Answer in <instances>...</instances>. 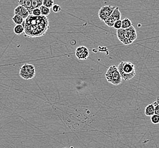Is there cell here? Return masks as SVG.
I'll list each match as a JSON object with an SVG mask.
<instances>
[{
    "mask_svg": "<svg viewBox=\"0 0 159 148\" xmlns=\"http://www.w3.org/2000/svg\"><path fill=\"white\" fill-rule=\"evenodd\" d=\"M24 23V36L27 38H37L44 36L49 28V19L47 16L29 15Z\"/></svg>",
    "mask_w": 159,
    "mask_h": 148,
    "instance_id": "1",
    "label": "cell"
},
{
    "mask_svg": "<svg viewBox=\"0 0 159 148\" xmlns=\"http://www.w3.org/2000/svg\"><path fill=\"white\" fill-rule=\"evenodd\" d=\"M117 36L118 39L125 45H129L137 38V31L134 26L127 29L117 30Z\"/></svg>",
    "mask_w": 159,
    "mask_h": 148,
    "instance_id": "2",
    "label": "cell"
},
{
    "mask_svg": "<svg viewBox=\"0 0 159 148\" xmlns=\"http://www.w3.org/2000/svg\"><path fill=\"white\" fill-rule=\"evenodd\" d=\"M117 68L122 79L125 81L130 80L136 75L135 66L131 62H121Z\"/></svg>",
    "mask_w": 159,
    "mask_h": 148,
    "instance_id": "3",
    "label": "cell"
},
{
    "mask_svg": "<svg viewBox=\"0 0 159 148\" xmlns=\"http://www.w3.org/2000/svg\"><path fill=\"white\" fill-rule=\"evenodd\" d=\"M105 77L108 82L115 86L120 84L122 79L118 70L117 67L115 65H113L109 67L105 73Z\"/></svg>",
    "mask_w": 159,
    "mask_h": 148,
    "instance_id": "4",
    "label": "cell"
},
{
    "mask_svg": "<svg viewBox=\"0 0 159 148\" xmlns=\"http://www.w3.org/2000/svg\"><path fill=\"white\" fill-rule=\"evenodd\" d=\"M20 76L25 80L32 79L35 76V67L34 65L25 63L20 69Z\"/></svg>",
    "mask_w": 159,
    "mask_h": 148,
    "instance_id": "5",
    "label": "cell"
},
{
    "mask_svg": "<svg viewBox=\"0 0 159 148\" xmlns=\"http://www.w3.org/2000/svg\"><path fill=\"white\" fill-rule=\"evenodd\" d=\"M115 7H112L111 5L102 6L99 9V13H98V16L102 22L105 21L111 15V13H113Z\"/></svg>",
    "mask_w": 159,
    "mask_h": 148,
    "instance_id": "6",
    "label": "cell"
},
{
    "mask_svg": "<svg viewBox=\"0 0 159 148\" xmlns=\"http://www.w3.org/2000/svg\"><path fill=\"white\" fill-rule=\"evenodd\" d=\"M121 12L120 11L118 7H116L114 11L111 13V15L104 22L105 23L107 26L111 27L113 26V25L116 21L121 19Z\"/></svg>",
    "mask_w": 159,
    "mask_h": 148,
    "instance_id": "7",
    "label": "cell"
},
{
    "mask_svg": "<svg viewBox=\"0 0 159 148\" xmlns=\"http://www.w3.org/2000/svg\"><path fill=\"white\" fill-rule=\"evenodd\" d=\"M89 49L84 46L78 47L75 50V55L78 59L86 60L89 57Z\"/></svg>",
    "mask_w": 159,
    "mask_h": 148,
    "instance_id": "8",
    "label": "cell"
},
{
    "mask_svg": "<svg viewBox=\"0 0 159 148\" xmlns=\"http://www.w3.org/2000/svg\"><path fill=\"white\" fill-rule=\"evenodd\" d=\"M14 14L19 15L20 16L23 17L24 19L27 18L30 14L29 11L27 9H25V7H23L22 5H20L16 7L14 10Z\"/></svg>",
    "mask_w": 159,
    "mask_h": 148,
    "instance_id": "9",
    "label": "cell"
},
{
    "mask_svg": "<svg viewBox=\"0 0 159 148\" xmlns=\"http://www.w3.org/2000/svg\"><path fill=\"white\" fill-rule=\"evenodd\" d=\"M19 5L25 7L29 11L30 15H32V12L33 10L32 7V0H19L18 1Z\"/></svg>",
    "mask_w": 159,
    "mask_h": 148,
    "instance_id": "10",
    "label": "cell"
},
{
    "mask_svg": "<svg viewBox=\"0 0 159 148\" xmlns=\"http://www.w3.org/2000/svg\"><path fill=\"white\" fill-rule=\"evenodd\" d=\"M144 114L147 116H152L153 115L155 114V110H154V106L153 105L152 103L148 105L146 107L145 110H144Z\"/></svg>",
    "mask_w": 159,
    "mask_h": 148,
    "instance_id": "11",
    "label": "cell"
},
{
    "mask_svg": "<svg viewBox=\"0 0 159 148\" xmlns=\"http://www.w3.org/2000/svg\"><path fill=\"white\" fill-rule=\"evenodd\" d=\"M25 31V27H24V25H23L22 24L21 25H16L14 28V32L16 34V35H20L22 33L24 32Z\"/></svg>",
    "mask_w": 159,
    "mask_h": 148,
    "instance_id": "12",
    "label": "cell"
},
{
    "mask_svg": "<svg viewBox=\"0 0 159 148\" xmlns=\"http://www.w3.org/2000/svg\"><path fill=\"white\" fill-rule=\"evenodd\" d=\"M12 20L16 25H21L25 21V19L23 17L17 14H15L12 17Z\"/></svg>",
    "mask_w": 159,
    "mask_h": 148,
    "instance_id": "13",
    "label": "cell"
},
{
    "mask_svg": "<svg viewBox=\"0 0 159 148\" xmlns=\"http://www.w3.org/2000/svg\"><path fill=\"white\" fill-rule=\"evenodd\" d=\"M131 26H133V23L129 18H125L122 20V29H127Z\"/></svg>",
    "mask_w": 159,
    "mask_h": 148,
    "instance_id": "14",
    "label": "cell"
},
{
    "mask_svg": "<svg viewBox=\"0 0 159 148\" xmlns=\"http://www.w3.org/2000/svg\"><path fill=\"white\" fill-rule=\"evenodd\" d=\"M39 9H40V11H41L42 16H47L48 15H49L50 13H51L50 8H48L47 7H45V6L43 5L39 7Z\"/></svg>",
    "mask_w": 159,
    "mask_h": 148,
    "instance_id": "15",
    "label": "cell"
},
{
    "mask_svg": "<svg viewBox=\"0 0 159 148\" xmlns=\"http://www.w3.org/2000/svg\"><path fill=\"white\" fill-rule=\"evenodd\" d=\"M43 0H32V9L39 8L43 5Z\"/></svg>",
    "mask_w": 159,
    "mask_h": 148,
    "instance_id": "16",
    "label": "cell"
},
{
    "mask_svg": "<svg viewBox=\"0 0 159 148\" xmlns=\"http://www.w3.org/2000/svg\"><path fill=\"white\" fill-rule=\"evenodd\" d=\"M154 106V110H155V114L159 115V96L157 98L155 101L152 103Z\"/></svg>",
    "mask_w": 159,
    "mask_h": 148,
    "instance_id": "17",
    "label": "cell"
},
{
    "mask_svg": "<svg viewBox=\"0 0 159 148\" xmlns=\"http://www.w3.org/2000/svg\"><path fill=\"white\" fill-rule=\"evenodd\" d=\"M54 5V0H43V5L47 7L48 8H52Z\"/></svg>",
    "mask_w": 159,
    "mask_h": 148,
    "instance_id": "18",
    "label": "cell"
},
{
    "mask_svg": "<svg viewBox=\"0 0 159 148\" xmlns=\"http://www.w3.org/2000/svg\"><path fill=\"white\" fill-rule=\"evenodd\" d=\"M151 121L153 124H159V115L154 114L152 116H151Z\"/></svg>",
    "mask_w": 159,
    "mask_h": 148,
    "instance_id": "19",
    "label": "cell"
},
{
    "mask_svg": "<svg viewBox=\"0 0 159 148\" xmlns=\"http://www.w3.org/2000/svg\"><path fill=\"white\" fill-rule=\"evenodd\" d=\"M52 9L53 10V12L55 13H59L61 10V7L58 5V4H54L53 5V7H52Z\"/></svg>",
    "mask_w": 159,
    "mask_h": 148,
    "instance_id": "20",
    "label": "cell"
},
{
    "mask_svg": "<svg viewBox=\"0 0 159 148\" xmlns=\"http://www.w3.org/2000/svg\"><path fill=\"white\" fill-rule=\"evenodd\" d=\"M113 28L116 30L122 29V20L120 19L117 21H116L113 25Z\"/></svg>",
    "mask_w": 159,
    "mask_h": 148,
    "instance_id": "21",
    "label": "cell"
},
{
    "mask_svg": "<svg viewBox=\"0 0 159 148\" xmlns=\"http://www.w3.org/2000/svg\"><path fill=\"white\" fill-rule=\"evenodd\" d=\"M32 15L35 16H42L41 11L39 8H35L32 12Z\"/></svg>",
    "mask_w": 159,
    "mask_h": 148,
    "instance_id": "22",
    "label": "cell"
},
{
    "mask_svg": "<svg viewBox=\"0 0 159 148\" xmlns=\"http://www.w3.org/2000/svg\"><path fill=\"white\" fill-rule=\"evenodd\" d=\"M70 148H74L73 146H71Z\"/></svg>",
    "mask_w": 159,
    "mask_h": 148,
    "instance_id": "23",
    "label": "cell"
},
{
    "mask_svg": "<svg viewBox=\"0 0 159 148\" xmlns=\"http://www.w3.org/2000/svg\"></svg>",
    "mask_w": 159,
    "mask_h": 148,
    "instance_id": "24",
    "label": "cell"
}]
</instances>
